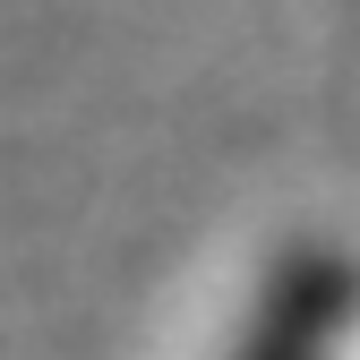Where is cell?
Instances as JSON below:
<instances>
[{
	"mask_svg": "<svg viewBox=\"0 0 360 360\" xmlns=\"http://www.w3.org/2000/svg\"><path fill=\"white\" fill-rule=\"evenodd\" d=\"M257 300H266V318L240 343V360H360V275L283 266Z\"/></svg>",
	"mask_w": 360,
	"mask_h": 360,
	"instance_id": "6da1fadb",
	"label": "cell"
}]
</instances>
